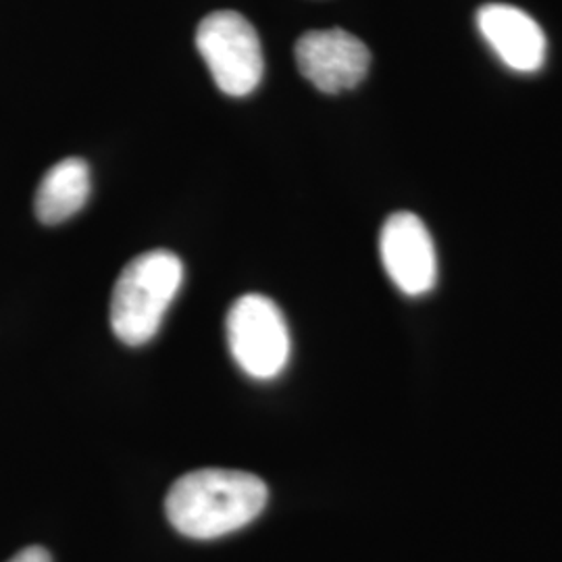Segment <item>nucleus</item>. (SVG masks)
I'll list each match as a JSON object with an SVG mask.
<instances>
[{"mask_svg":"<svg viewBox=\"0 0 562 562\" xmlns=\"http://www.w3.org/2000/svg\"><path fill=\"white\" fill-rule=\"evenodd\" d=\"M294 57L302 76L325 94L357 88L371 65L367 44L340 27L302 34Z\"/></svg>","mask_w":562,"mask_h":562,"instance_id":"nucleus-6","label":"nucleus"},{"mask_svg":"<svg viewBox=\"0 0 562 562\" xmlns=\"http://www.w3.org/2000/svg\"><path fill=\"white\" fill-rule=\"evenodd\" d=\"M477 27L506 67L519 74L542 69L546 34L540 23L519 7L492 2L477 11Z\"/></svg>","mask_w":562,"mask_h":562,"instance_id":"nucleus-7","label":"nucleus"},{"mask_svg":"<svg viewBox=\"0 0 562 562\" xmlns=\"http://www.w3.org/2000/svg\"><path fill=\"white\" fill-rule=\"evenodd\" d=\"M196 48L223 94L241 99L261 83V41L240 13L215 11L206 15L196 30Z\"/></svg>","mask_w":562,"mask_h":562,"instance_id":"nucleus-4","label":"nucleus"},{"mask_svg":"<svg viewBox=\"0 0 562 562\" xmlns=\"http://www.w3.org/2000/svg\"><path fill=\"white\" fill-rule=\"evenodd\" d=\"M234 361L252 380H276L290 361V329L280 306L262 294L232 304L225 322Z\"/></svg>","mask_w":562,"mask_h":562,"instance_id":"nucleus-3","label":"nucleus"},{"mask_svg":"<svg viewBox=\"0 0 562 562\" xmlns=\"http://www.w3.org/2000/svg\"><path fill=\"white\" fill-rule=\"evenodd\" d=\"M269 501L261 477L236 469H199L171 485L165 513L181 536L215 540L255 521Z\"/></svg>","mask_w":562,"mask_h":562,"instance_id":"nucleus-1","label":"nucleus"},{"mask_svg":"<svg viewBox=\"0 0 562 562\" xmlns=\"http://www.w3.org/2000/svg\"><path fill=\"white\" fill-rule=\"evenodd\" d=\"M9 562H53L48 550H44L41 546H32L18 552Z\"/></svg>","mask_w":562,"mask_h":562,"instance_id":"nucleus-9","label":"nucleus"},{"mask_svg":"<svg viewBox=\"0 0 562 562\" xmlns=\"http://www.w3.org/2000/svg\"><path fill=\"white\" fill-rule=\"evenodd\" d=\"M383 269L404 296L419 299L438 283V255L425 223L408 211L390 215L380 234Z\"/></svg>","mask_w":562,"mask_h":562,"instance_id":"nucleus-5","label":"nucleus"},{"mask_svg":"<svg viewBox=\"0 0 562 562\" xmlns=\"http://www.w3.org/2000/svg\"><path fill=\"white\" fill-rule=\"evenodd\" d=\"M183 265L171 250H148L127 262L111 294V327L127 346H144L161 329L180 292Z\"/></svg>","mask_w":562,"mask_h":562,"instance_id":"nucleus-2","label":"nucleus"},{"mask_svg":"<svg viewBox=\"0 0 562 562\" xmlns=\"http://www.w3.org/2000/svg\"><path fill=\"white\" fill-rule=\"evenodd\" d=\"M92 190L90 167L83 159L71 157L53 165L42 178L36 192V217L46 225L67 222L80 213Z\"/></svg>","mask_w":562,"mask_h":562,"instance_id":"nucleus-8","label":"nucleus"}]
</instances>
